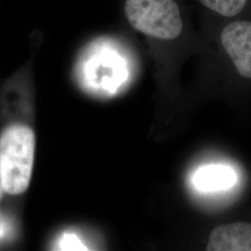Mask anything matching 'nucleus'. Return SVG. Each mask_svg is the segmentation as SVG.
<instances>
[{
    "mask_svg": "<svg viewBox=\"0 0 251 251\" xmlns=\"http://www.w3.org/2000/svg\"><path fill=\"white\" fill-rule=\"evenodd\" d=\"M36 152V135L29 126L12 124L0 133V185L9 196L29 187Z\"/></svg>",
    "mask_w": 251,
    "mask_h": 251,
    "instance_id": "f257e3e1",
    "label": "nucleus"
},
{
    "mask_svg": "<svg viewBox=\"0 0 251 251\" xmlns=\"http://www.w3.org/2000/svg\"><path fill=\"white\" fill-rule=\"evenodd\" d=\"M124 12L134 30L155 39H175L183 29L175 0H126Z\"/></svg>",
    "mask_w": 251,
    "mask_h": 251,
    "instance_id": "f03ea898",
    "label": "nucleus"
},
{
    "mask_svg": "<svg viewBox=\"0 0 251 251\" xmlns=\"http://www.w3.org/2000/svg\"><path fill=\"white\" fill-rule=\"evenodd\" d=\"M221 42L237 72L251 78V22L235 21L223 29Z\"/></svg>",
    "mask_w": 251,
    "mask_h": 251,
    "instance_id": "7ed1b4c3",
    "label": "nucleus"
},
{
    "mask_svg": "<svg viewBox=\"0 0 251 251\" xmlns=\"http://www.w3.org/2000/svg\"><path fill=\"white\" fill-rule=\"evenodd\" d=\"M208 251H251V224L235 223L216 227L210 233Z\"/></svg>",
    "mask_w": 251,
    "mask_h": 251,
    "instance_id": "20e7f679",
    "label": "nucleus"
},
{
    "mask_svg": "<svg viewBox=\"0 0 251 251\" xmlns=\"http://www.w3.org/2000/svg\"><path fill=\"white\" fill-rule=\"evenodd\" d=\"M235 179L236 176L231 168L212 165L200 169L194 177V183L200 190L213 192L230 188Z\"/></svg>",
    "mask_w": 251,
    "mask_h": 251,
    "instance_id": "39448f33",
    "label": "nucleus"
},
{
    "mask_svg": "<svg viewBox=\"0 0 251 251\" xmlns=\"http://www.w3.org/2000/svg\"><path fill=\"white\" fill-rule=\"evenodd\" d=\"M206 9L224 17H234L246 7L248 0H199Z\"/></svg>",
    "mask_w": 251,
    "mask_h": 251,
    "instance_id": "423d86ee",
    "label": "nucleus"
},
{
    "mask_svg": "<svg viewBox=\"0 0 251 251\" xmlns=\"http://www.w3.org/2000/svg\"><path fill=\"white\" fill-rule=\"evenodd\" d=\"M56 250L59 251H88L87 247L81 242L75 233H65L58 239Z\"/></svg>",
    "mask_w": 251,
    "mask_h": 251,
    "instance_id": "0eeeda50",
    "label": "nucleus"
},
{
    "mask_svg": "<svg viewBox=\"0 0 251 251\" xmlns=\"http://www.w3.org/2000/svg\"><path fill=\"white\" fill-rule=\"evenodd\" d=\"M3 232H4V231H3V229H2V228H1V227H0V235H1V234H2V233H3Z\"/></svg>",
    "mask_w": 251,
    "mask_h": 251,
    "instance_id": "6e6552de",
    "label": "nucleus"
}]
</instances>
